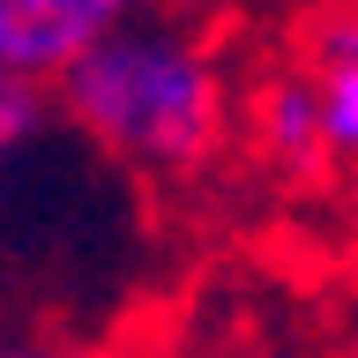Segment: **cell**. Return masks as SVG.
<instances>
[{
    "label": "cell",
    "instance_id": "1",
    "mask_svg": "<svg viewBox=\"0 0 358 358\" xmlns=\"http://www.w3.org/2000/svg\"><path fill=\"white\" fill-rule=\"evenodd\" d=\"M52 105L83 150L134 179H201L246 127L224 38L157 0L52 75Z\"/></svg>",
    "mask_w": 358,
    "mask_h": 358
},
{
    "label": "cell",
    "instance_id": "2",
    "mask_svg": "<svg viewBox=\"0 0 358 358\" xmlns=\"http://www.w3.org/2000/svg\"><path fill=\"white\" fill-rule=\"evenodd\" d=\"M246 150L268 179L284 187H329V134H321V105H313V83L299 60H276L254 75L246 90Z\"/></svg>",
    "mask_w": 358,
    "mask_h": 358
},
{
    "label": "cell",
    "instance_id": "3",
    "mask_svg": "<svg viewBox=\"0 0 358 358\" xmlns=\"http://www.w3.org/2000/svg\"><path fill=\"white\" fill-rule=\"evenodd\" d=\"M150 0H0V75L52 90V75L75 52H90L105 30H120Z\"/></svg>",
    "mask_w": 358,
    "mask_h": 358
},
{
    "label": "cell",
    "instance_id": "4",
    "mask_svg": "<svg viewBox=\"0 0 358 358\" xmlns=\"http://www.w3.org/2000/svg\"><path fill=\"white\" fill-rule=\"evenodd\" d=\"M291 60L306 67L321 134H329V172L358 179V0H329L321 15L299 30Z\"/></svg>",
    "mask_w": 358,
    "mask_h": 358
},
{
    "label": "cell",
    "instance_id": "5",
    "mask_svg": "<svg viewBox=\"0 0 358 358\" xmlns=\"http://www.w3.org/2000/svg\"><path fill=\"white\" fill-rule=\"evenodd\" d=\"M67 120L52 105L45 83H22V75H0V291H8V239H15V217L30 187H38L45 157L67 142Z\"/></svg>",
    "mask_w": 358,
    "mask_h": 358
},
{
    "label": "cell",
    "instance_id": "6",
    "mask_svg": "<svg viewBox=\"0 0 358 358\" xmlns=\"http://www.w3.org/2000/svg\"><path fill=\"white\" fill-rule=\"evenodd\" d=\"M0 358H83L67 336H52V329H30V321H8L0 313Z\"/></svg>",
    "mask_w": 358,
    "mask_h": 358
}]
</instances>
